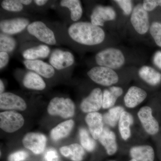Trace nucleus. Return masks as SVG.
I'll list each match as a JSON object with an SVG mask.
<instances>
[{"label": "nucleus", "instance_id": "f257e3e1", "mask_svg": "<svg viewBox=\"0 0 161 161\" xmlns=\"http://www.w3.org/2000/svg\"><path fill=\"white\" fill-rule=\"evenodd\" d=\"M69 35L79 44L93 46L102 43L105 34L102 28L86 22H77L69 27Z\"/></svg>", "mask_w": 161, "mask_h": 161}, {"label": "nucleus", "instance_id": "f03ea898", "mask_svg": "<svg viewBox=\"0 0 161 161\" xmlns=\"http://www.w3.org/2000/svg\"><path fill=\"white\" fill-rule=\"evenodd\" d=\"M95 61L99 66L111 69H118L124 65L125 58L119 49L107 48L99 52L95 56Z\"/></svg>", "mask_w": 161, "mask_h": 161}, {"label": "nucleus", "instance_id": "7ed1b4c3", "mask_svg": "<svg viewBox=\"0 0 161 161\" xmlns=\"http://www.w3.org/2000/svg\"><path fill=\"white\" fill-rule=\"evenodd\" d=\"M75 109V103L70 98L55 97L50 101L47 111L49 115L67 119L74 116Z\"/></svg>", "mask_w": 161, "mask_h": 161}, {"label": "nucleus", "instance_id": "20e7f679", "mask_svg": "<svg viewBox=\"0 0 161 161\" xmlns=\"http://www.w3.org/2000/svg\"><path fill=\"white\" fill-rule=\"evenodd\" d=\"M87 75L95 83L104 86H110L118 82V75L114 70L103 66L93 67Z\"/></svg>", "mask_w": 161, "mask_h": 161}, {"label": "nucleus", "instance_id": "39448f33", "mask_svg": "<svg viewBox=\"0 0 161 161\" xmlns=\"http://www.w3.org/2000/svg\"><path fill=\"white\" fill-rule=\"evenodd\" d=\"M27 31L30 34L47 45H54L57 43L54 33L42 21L30 23Z\"/></svg>", "mask_w": 161, "mask_h": 161}, {"label": "nucleus", "instance_id": "423d86ee", "mask_svg": "<svg viewBox=\"0 0 161 161\" xmlns=\"http://www.w3.org/2000/svg\"><path fill=\"white\" fill-rule=\"evenodd\" d=\"M23 115L13 111L0 113V127L5 132L12 133L19 130L24 125Z\"/></svg>", "mask_w": 161, "mask_h": 161}, {"label": "nucleus", "instance_id": "0eeeda50", "mask_svg": "<svg viewBox=\"0 0 161 161\" xmlns=\"http://www.w3.org/2000/svg\"><path fill=\"white\" fill-rule=\"evenodd\" d=\"M131 22L136 31L139 34H145L149 30L150 23L148 12L144 9L142 4H138L133 9Z\"/></svg>", "mask_w": 161, "mask_h": 161}, {"label": "nucleus", "instance_id": "6e6552de", "mask_svg": "<svg viewBox=\"0 0 161 161\" xmlns=\"http://www.w3.org/2000/svg\"><path fill=\"white\" fill-rule=\"evenodd\" d=\"M137 116L144 130L149 135H154L158 133L159 125L153 115L152 109L150 107L146 106L141 108Z\"/></svg>", "mask_w": 161, "mask_h": 161}, {"label": "nucleus", "instance_id": "1a4fd4ad", "mask_svg": "<svg viewBox=\"0 0 161 161\" xmlns=\"http://www.w3.org/2000/svg\"><path fill=\"white\" fill-rule=\"evenodd\" d=\"M22 142L26 149L35 154H40L45 150L47 138L46 136L42 133L29 132L24 136Z\"/></svg>", "mask_w": 161, "mask_h": 161}, {"label": "nucleus", "instance_id": "9d476101", "mask_svg": "<svg viewBox=\"0 0 161 161\" xmlns=\"http://www.w3.org/2000/svg\"><path fill=\"white\" fill-rule=\"evenodd\" d=\"M102 91L99 88H96L81 101L80 108L82 112L88 114L98 112L102 108Z\"/></svg>", "mask_w": 161, "mask_h": 161}, {"label": "nucleus", "instance_id": "9b49d317", "mask_svg": "<svg viewBox=\"0 0 161 161\" xmlns=\"http://www.w3.org/2000/svg\"><path fill=\"white\" fill-rule=\"evenodd\" d=\"M75 61V57L71 52L60 49L54 51L49 59L50 64L58 70L69 67L74 64Z\"/></svg>", "mask_w": 161, "mask_h": 161}, {"label": "nucleus", "instance_id": "f8f14e48", "mask_svg": "<svg viewBox=\"0 0 161 161\" xmlns=\"http://www.w3.org/2000/svg\"><path fill=\"white\" fill-rule=\"evenodd\" d=\"M29 24V20L26 18H13L2 20L0 22V29L3 33L12 36L23 31Z\"/></svg>", "mask_w": 161, "mask_h": 161}, {"label": "nucleus", "instance_id": "ddd939ff", "mask_svg": "<svg viewBox=\"0 0 161 161\" xmlns=\"http://www.w3.org/2000/svg\"><path fill=\"white\" fill-rule=\"evenodd\" d=\"M26 102L19 95L10 92H4L0 95V108L1 110H19L26 109Z\"/></svg>", "mask_w": 161, "mask_h": 161}, {"label": "nucleus", "instance_id": "4468645a", "mask_svg": "<svg viewBox=\"0 0 161 161\" xmlns=\"http://www.w3.org/2000/svg\"><path fill=\"white\" fill-rule=\"evenodd\" d=\"M116 12L111 6H96L91 15V23L95 26H103L107 21H112L116 18Z\"/></svg>", "mask_w": 161, "mask_h": 161}, {"label": "nucleus", "instance_id": "2eb2a0df", "mask_svg": "<svg viewBox=\"0 0 161 161\" xmlns=\"http://www.w3.org/2000/svg\"><path fill=\"white\" fill-rule=\"evenodd\" d=\"M23 64L27 69L46 78H51L55 75V69L49 64L40 60H26Z\"/></svg>", "mask_w": 161, "mask_h": 161}, {"label": "nucleus", "instance_id": "dca6fc26", "mask_svg": "<svg viewBox=\"0 0 161 161\" xmlns=\"http://www.w3.org/2000/svg\"><path fill=\"white\" fill-rule=\"evenodd\" d=\"M85 121L92 137L98 139L104 128L102 115L98 112L88 113L86 116Z\"/></svg>", "mask_w": 161, "mask_h": 161}, {"label": "nucleus", "instance_id": "f3484780", "mask_svg": "<svg viewBox=\"0 0 161 161\" xmlns=\"http://www.w3.org/2000/svg\"><path fill=\"white\" fill-rule=\"evenodd\" d=\"M147 92L138 87H130L124 97L125 105L129 108H133L142 103L147 98Z\"/></svg>", "mask_w": 161, "mask_h": 161}, {"label": "nucleus", "instance_id": "a211bd4d", "mask_svg": "<svg viewBox=\"0 0 161 161\" xmlns=\"http://www.w3.org/2000/svg\"><path fill=\"white\" fill-rule=\"evenodd\" d=\"M98 140L104 148L108 155H114L117 152L118 145L116 136L112 130L105 127Z\"/></svg>", "mask_w": 161, "mask_h": 161}, {"label": "nucleus", "instance_id": "6ab92c4d", "mask_svg": "<svg viewBox=\"0 0 161 161\" xmlns=\"http://www.w3.org/2000/svg\"><path fill=\"white\" fill-rule=\"evenodd\" d=\"M131 158L137 161H154L155 152L154 149L149 145L135 146L130 150Z\"/></svg>", "mask_w": 161, "mask_h": 161}, {"label": "nucleus", "instance_id": "aec40b11", "mask_svg": "<svg viewBox=\"0 0 161 161\" xmlns=\"http://www.w3.org/2000/svg\"><path fill=\"white\" fill-rule=\"evenodd\" d=\"M123 93V90L120 87L112 86L105 90L103 92V108L107 109L114 107Z\"/></svg>", "mask_w": 161, "mask_h": 161}, {"label": "nucleus", "instance_id": "412c9836", "mask_svg": "<svg viewBox=\"0 0 161 161\" xmlns=\"http://www.w3.org/2000/svg\"><path fill=\"white\" fill-rule=\"evenodd\" d=\"M60 151L62 155L72 161H82L85 155V149L81 145L77 143L62 147L60 148Z\"/></svg>", "mask_w": 161, "mask_h": 161}, {"label": "nucleus", "instance_id": "4be33fe9", "mask_svg": "<svg viewBox=\"0 0 161 161\" xmlns=\"http://www.w3.org/2000/svg\"><path fill=\"white\" fill-rule=\"evenodd\" d=\"M23 86L28 89L42 91L46 88L45 81L41 76L34 72H27L23 80Z\"/></svg>", "mask_w": 161, "mask_h": 161}, {"label": "nucleus", "instance_id": "5701e85b", "mask_svg": "<svg viewBox=\"0 0 161 161\" xmlns=\"http://www.w3.org/2000/svg\"><path fill=\"white\" fill-rule=\"evenodd\" d=\"M134 123L132 115L126 111H124L118 122V129L121 137L125 141L128 140L131 136V126Z\"/></svg>", "mask_w": 161, "mask_h": 161}, {"label": "nucleus", "instance_id": "b1692460", "mask_svg": "<svg viewBox=\"0 0 161 161\" xmlns=\"http://www.w3.org/2000/svg\"><path fill=\"white\" fill-rule=\"evenodd\" d=\"M75 125V122L69 119L58 124L51 131L50 136L52 139L58 141L65 138L69 135Z\"/></svg>", "mask_w": 161, "mask_h": 161}, {"label": "nucleus", "instance_id": "393cba45", "mask_svg": "<svg viewBox=\"0 0 161 161\" xmlns=\"http://www.w3.org/2000/svg\"><path fill=\"white\" fill-rule=\"evenodd\" d=\"M50 53V49L49 47L47 45L40 44L25 50L23 52L22 56L25 60H36L47 58Z\"/></svg>", "mask_w": 161, "mask_h": 161}, {"label": "nucleus", "instance_id": "a878e982", "mask_svg": "<svg viewBox=\"0 0 161 161\" xmlns=\"http://www.w3.org/2000/svg\"><path fill=\"white\" fill-rule=\"evenodd\" d=\"M138 75L145 82L153 86L158 85L161 81L160 73L150 66L142 67L139 70Z\"/></svg>", "mask_w": 161, "mask_h": 161}, {"label": "nucleus", "instance_id": "bb28decb", "mask_svg": "<svg viewBox=\"0 0 161 161\" xmlns=\"http://www.w3.org/2000/svg\"><path fill=\"white\" fill-rule=\"evenodd\" d=\"M60 6L65 7L70 12V18L72 21L77 22L80 20L83 14L81 3L79 0H62Z\"/></svg>", "mask_w": 161, "mask_h": 161}, {"label": "nucleus", "instance_id": "cd10ccee", "mask_svg": "<svg viewBox=\"0 0 161 161\" xmlns=\"http://www.w3.org/2000/svg\"><path fill=\"white\" fill-rule=\"evenodd\" d=\"M125 111L123 107L117 106L109 109L103 116V121L110 127H115L118 124L121 115Z\"/></svg>", "mask_w": 161, "mask_h": 161}, {"label": "nucleus", "instance_id": "c85d7f7f", "mask_svg": "<svg viewBox=\"0 0 161 161\" xmlns=\"http://www.w3.org/2000/svg\"><path fill=\"white\" fill-rule=\"evenodd\" d=\"M80 145L85 150L91 152L95 150L96 143L95 139L92 138L87 130L85 128H80L79 131Z\"/></svg>", "mask_w": 161, "mask_h": 161}, {"label": "nucleus", "instance_id": "c756f323", "mask_svg": "<svg viewBox=\"0 0 161 161\" xmlns=\"http://www.w3.org/2000/svg\"><path fill=\"white\" fill-rule=\"evenodd\" d=\"M16 40L11 36L1 33L0 34V52H5L9 53L15 49Z\"/></svg>", "mask_w": 161, "mask_h": 161}, {"label": "nucleus", "instance_id": "7c9ffc66", "mask_svg": "<svg viewBox=\"0 0 161 161\" xmlns=\"http://www.w3.org/2000/svg\"><path fill=\"white\" fill-rule=\"evenodd\" d=\"M1 6L6 11L13 12H19L24 8L20 0H4L1 3Z\"/></svg>", "mask_w": 161, "mask_h": 161}, {"label": "nucleus", "instance_id": "2f4dec72", "mask_svg": "<svg viewBox=\"0 0 161 161\" xmlns=\"http://www.w3.org/2000/svg\"><path fill=\"white\" fill-rule=\"evenodd\" d=\"M150 31L157 45L161 47V23L153 22L150 26Z\"/></svg>", "mask_w": 161, "mask_h": 161}, {"label": "nucleus", "instance_id": "473e14b6", "mask_svg": "<svg viewBox=\"0 0 161 161\" xmlns=\"http://www.w3.org/2000/svg\"><path fill=\"white\" fill-rule=\"evenodd\" d=\"M28 153L24 150H19L10 154L8 157V161H24L28 158Z\"/></svg>", "mask_w": 161, "mask_h": 161}, {"label": "nucleus", "instance_id": "72a5a7b5", "mask_svg": "<svg viewBox=\"0 0 161 161\" xmlns=\"http://www.w3.org/2000/svg\"><path fill=\"white\" fill-rule=\"evenodd\" d=\"M115 2L122 9L125 15H129L132 12V2L130 0H116Z\"/></svg>", "mask_w": 161, "mask_h": 161}, {"label": "nucleus", "instance_id": "f704fd0d", "mask_svg": "<svg viewBox=\"0 0 161 161\" xmlns=\"http://www.w3.org/2000/svg\"><path fill=\"white\" fill-rule=\"evenodd\" d=\"M44 159L45 161H59L58 152L55 149H48L44 154Z\"/></svg>", "mask_w": 161, "mask_h": 161}, {"label": "nucleus", "instance_id": "c9c22d12", "mask_svg": "<svg viewBox=\"0 0 161 161\" xmlns=\"http://www.w3.org/2000/svg\"><path fill=\"white\" fill-rule=\"evenodd\" d=\"M144 9L146 11H151L155 9L157 6H158L157 1H152V0H146L143 1L142 4Z\"/></svg>", "mask_w": 161, "mask_h": 161}, {"label": "nucleus", "instance_id": "e433bc0d", "mask_svg": "<svg viewBox=\"0 0 161 161\" xmlns=\"http://www.w3.org/2000/svg\"><path fill=\"white\" fill-rule=\"evenodd\" d=\"M9 60V53L0 52V69H2L7 65Z\"/></svg>", "mask_w": 161, "mask_h": 161}, {"label": "nucleus", "instance_id": "4c0bfd02", "mask_svg": "<svg viewBox=\"0 0 161 161\" xmlns=\"http://www.w3.org/2000/svg\"><path fill=\"white\" fill-rule=\"evenodd\" d=\"M153 62L156 66L161 69V51L156 52L153 56Z\"/></svg>", "mask_w": 161, "mask_h": 161}, {"label": "nucleus", "instance_id": "58836bf2", "mask_svg": "<svg viewBox=\"0 0 161 161\" xmlns=\"http://www.w3.org/2000/svg\"><path fill=\"white\" fill-rule=\"evenodd\" d=\"M34 2L37 6H42L46 5L48 2V1H47V0H35V1H34Z\"/></svg>", "mask_w": 161, "mask_h": 161}, {"label": "nucleus", "instance_id": "ea45409f", "mask_svg": "<svg viewBox=\"0 0 161 161\" xmlns=\"http://www.w3.org/2000/svg\"><path fill=\"white\" fill-rule=\"evenodd\" d=\"M20 2L23 6H28L31 4L32 1L31 0H20Z\"/></svg>", "mask_w": 161, "mask_h": 161}, {"label": "nucleus", "instance_id": "a19ab883", "mask_svg": "<svg viewBox=\"0 0 161 161\" xmlns=\"http://www.w3.org/2000/svg\"><path fill=\"white\" fill-rule=\"evenodd\" d=\"M4 91H5V85H4L3 80L1 79L0 80V93L1 94L4 93Z\"/></svg>", "mask_w": 161, "mask_h": 161}, {"label": "nucleus", "instance_id": "79ce46f5", "mask_svg": "<svg viewBox=\"0 0 161 161\" xmlns=\"http://www.w3.org/2000/svg\"><path fill=\"white\" fill-rule=\"evenodd\" d=\"M157 3L158 6H161V0L160 1H157Z\"/></svg>", "mask_w": 161, "mask_h": 161}, {"label": "nucleus", "instance_id": "37998d69", "mask_svg": "<svg viewBox=\"0 0 161 161\" xmlns=\"http://www.w3.org/2000/svg\"><path fill=\"white\" fill-rule=\"evenodd\" d=\"M129 161H137L136 160L134 159L131 158V159H130Z\"/></svg>", "mask_w": 161, "mask_h": 161}, {"label": "nucleus", "instance_id": "c03bdc74", "mask_svg": "<svg viewBox=\"0 0 161 161\" xmlns=\"http://www.w3.org/2000/svg\"><path fill=\"white\" fill-rule=\"evenodd\" d=\"M115 161V160H110V161Z\"/></svg>", "mask_w": 161, "mask_h": 161}]
</instances>
